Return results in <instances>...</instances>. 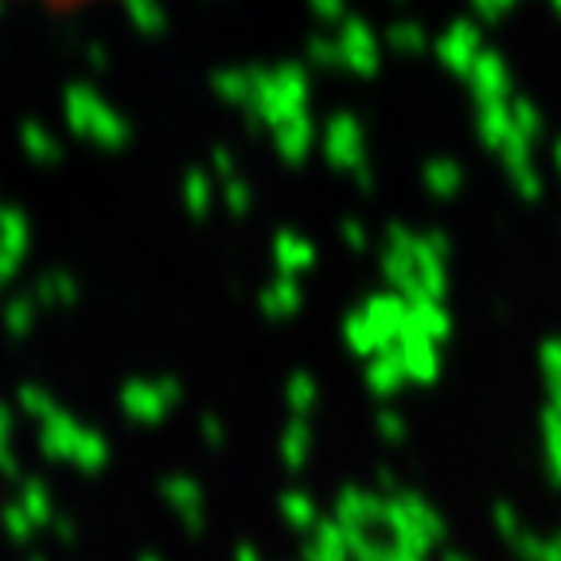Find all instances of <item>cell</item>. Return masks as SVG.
<instances>
[{
	"label": "cell",
	"instance_id": "1",
	"mask_svg": "<svg viewBox=\"0 0 561 561\" xmlns=\"http://www.w3.org/2000/svg\"><path fill=\"white\" fill-rule=\"evenodd\" d=\"M39 4L51 12H75V9H82V4H94V0H39Z\"/></svg>",
	"mask_w": 561,
	"mask_h": 561
}]
</instances>
